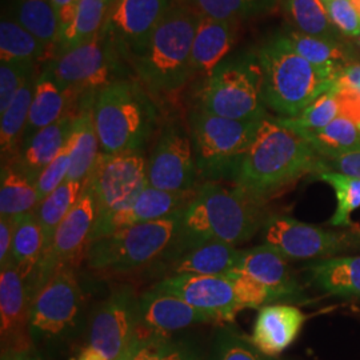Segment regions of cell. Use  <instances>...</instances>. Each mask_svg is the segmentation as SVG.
<instances>
[{
  "mask_svg": "<svg viewBox=\"0 0 360 360\" xmlns=\"http://www.w3.org/2000/svg\"><path fill=\"white\" fill-rule=\"evenodd\" d=\"M131 348V347H129ZM129 348L124 352V354H122L119 358L116 360H129V356H131V352H129Z\"/></svg>",
  "mask_w": 360,
  "mask_h": 360,
  "instance_id": "cell-53",
  "label": "cell"
},
{
  "mask_svg": "<svg viewBox=\"0 0 360 360\" xmlns=\"http://www.w3.org/2000/svg\"><path fill=\"white\" fill-rule=\"evenodd\" d=\"M199 178L191 135L179 123L168 124L147 162V184L168 193H190L198 188Z\"/></svg>",
  "mask_w": 360,
  "mask_h": 360,
  "instance_id": "cell-15",
  "label": "cell"
},
{
  "mask_svg": "<svg viewBox=\"0 0 360 360\" xmlns=\"http://www.w3.org/2000/svg\"><path fill=\"white\" fill-rule=\"evenodd\" d=\"M262 238L263 245L275 248L287 260H321L360 250L359 229L331 231L287 215H270L262 227Z\"/></svg>",
  "mask_w": 360,
  "mask_h": 360,
  "instance_id": "cell-10",
  "label": "cell"
},
{
  "mask_svg": "<svg viewBox=\"0 0 360 360\" xmlns=\"http://www.w3.org/2000/svg\"><path fill=\"white\" fill-rule=\"evenodd\" d=\"M114 44L108 32L102 28L84 43L55 55L49 65L60 86L83 101L115 82Z\"/></svg>",
  "mask_w": 360,
  "mask_h": 360,
  "instance_id": "cell-11",
  "label": "cell"
},
{
  "mask_svg": "<svg viewBox=\"0 0 360 360\" xmlns=\"http://www.w3.org/2000/svg\"><path fill=\"white\" fill-rule=\"evenodd\" d=\"M51 1L58 15V19L60 23V31H62L72 22L80 0H51Z\"/></svg>",
  "mask_w": 360,
  "mask_h": 360,
  "instance_id": "cell-50",
  "label": "cell"
},
{
  "mask_svg": "<svg viewBox=\"0 0 360 360\" xmlns=\"http://www.w3.org/2000/svg\"><path fill=\"white\" fill-rule=\"evenodd\" d=\"M92 114L101 151L108 155L142 153L156 117L153 103L129 80H115L99 91Z\"/></svg>",
  "mask_w": 360,
  "mask_h": 360,
  "instance_id": "cell-6",
  "label": "cell"
},
{
  "mask_svg": "<svg viewBox=\"0 0 360 360\" xmlns=\"http://www.w3.org/2000/svg\"><path fill=\"white\" fill-rule=\"evenodd\" d=\"M171 4L172 0H116L103 28L115 44L136 59Z\"/></svg>",
  "mask_w": 360,
  "mask_h": 360,
  "instance_id": "cell-17",
  "label": "cell"
},
{
  "mask_svg": "<svg viewBox=\"0 0 360 360\" xmlns=\"http://www.w3.org/2000/svg\"><path fill=\"white\" fill-rule=\"evenodd\" d=\"M183 210L167 218L131 226L87 245V267L103 275H122L174 257L179 240Z\"/></svg>",
  "mask_w": 360,
  "mask_h": 360,
  "instance_id": "cell-4",
  "label": "cell"
},
{
  "mask_svg": "<svg viewBox=\"0 0 360 360\" xmlns=\"http://www.w3.org/2000/svg\"><path fill=\"white\" fill-rule=\"evenodd\" d=\"M32 292L26 279L13 264L0 272V336L1 352L34 348L30 336Z\"/></svg>",
  "mask_w": 360,
  "mask_h": 360,
  "instance_id": "cell-18",
  "label": "cell"
},
{
  "mask_svg": "<svg viewBox=\"0 0 360 360\" xmlns=\"http://www.w3.org/2000/svg\"><path fill=\"white\" fill-rule=\"evenodd\" d=\"M1 360H43L34 348L23 349V351H6L1 352Z\"/></svg>",
  "mask_w": 360,
  "mask_h": 360,
  "instance_id": "cell-51",
  "label": "cell"
},
{
  "mask_svg": "<svg viewBox=\"0 0 360 360\" xmlns=\"http://www.w3.org/2000/svg\"><path fill=\"white\" fill-rule=\"evenodd\" d=\"M86 300L74 267L56 271L32 297L30 336L34 347L59 349L83 323Z\"/></svg>",
  "mask_w": 360,
  "mask_h": 360,
  "instance_id": "cell-9",
  "label": "cell"
},
{
  "mask_svg": "<svg viewBox=\"0 0 360 360\" xmlns=\"http://www.w3.org/2000/svg\"><path fill=\"white\" fill-rule=\"evenodd\" d=\"M139 331V296L132 287L122 285L92 312L89 347L107 360H116L132 346Z\"/></svg>",
  "mask_w": 360,
  "mask_h": 360,
  "instance_id": "cell-13",
  "label": "cell"
},
{
  "mask_svg": "<svg viewBox=\"0 0 360 360\" xmlns=\"http://www.w3.org/2000/svg\"><path fill=\"white\" fill-rule=\"evenodd\" d=\"M303 311L292 304H269L259 309L251 340L263 354L276 358L290 347L306 322Z\"/></svg>",
  "mask_w": 360,
  "mask_h": 360,
  "instance_id": "cell-23",
  "label": "cell"
},
{
  "mask_svg": "<svg viewBox=\"0 0 360 360\" xmlns=\"http://www.w3.org/2000/svg\"><path fill=\"white\" fill-rule=\"evenodd\" d=\"M49 47L20 26L11 15L0 22V62H38Z\"/></svg>",
  "mask_w": 360,
  "mask_h": 360,
  "instance_id": "cell-38",
  "label": "cell"
},
{
  "mask_svg": "<svg viewBox=\"0 0 360 360\" xmlns=\"http://www.w3.org/2000/svg\"><path fill=\"white\" fill-rule=\"evenodd\" d=\"M238 35V22L218 20L202 16L196 27L191 50V77H208L232 51Z\"/></svg>",
  "mask_w": 360,
  "mask_h": 360,
  "instance_id": "cell-24",
  "label": "cell"
},
{
  "mask_svg": "<svg viewBox=\"0 0 360 360\" xmlns=\"http://www.w3.org/2000/svg\"><path fill=\"white\" fill-rule=\"evenodd\" d=\"M195 191L190 193H168L147 186L129 206L98 219L91 232L89 243L131 226L167 218L179 212L190 203Z\"/></svg>",
  "mask_w": 360,
  "mask_h": 360,
  "instance_id": "cell-19",
  "label": "cell"
},
{
  "mask_svg": "<svg viewBox=\"0 0 360 360\" xmlns=\"http://www.w3.org/2000/svg\"><path fill=\"white\" fill-rule=\"evenodd\" d=\"M309 282L328 295L360 299V257H335L311 263Z\"/></svg>",
  "mask_w": 360,
  "mask_h": 360,
  "instance_id": "cell-27",
  "label": "cell"
},
{
  "mask_svg": "<svg viewBox=\"0 0 360 360\" xmlns=\"http://www.w3.org/2000/svg\"><path fill=\"white\" fill-rule=\"evenodd\" d=\"M200 15L172 0L146 50L135 59L138 75L151 92L179 90L191 77L193 38Z\"/></svg>",
  "mask_w": 360,
  "mask_h": 360,
  "instance_id": "cell-5",
  "label": "cell"
},
{
  "mask_svg": "<svg viewBox=\"0 0 360 360\" xmlns=\"http://www.w3.org/2000/svg\"><path fill=\"white\" fill-rule=\"evenodd\" d=\"M264 203L266 200L236 186L226 187L219 181L199 184L193 199L183 210L174 257L210 240L232 245L250 240L269 218Z\"/></svg>",
  "mask_w": 360,
  "mask_h": 360,
  "instance_id": "cell-1",
  "label": "cell"
},
{
  "mask_svg": "<svg viewBox=\"0 0 360 360\" xmlns=\"http://www.w3.org/2000/svg\"><path fill=\"white\" fill-rule=\"evenodd\" d=\"M316 178L333 187L336 210L330 224L335 227H351V215L360 208V179L335 171H323Z\"/></svg>",
  "mask_w": 360,
  "mask_h": 360,
  "instance_id": "cell-42",
  "label": "cell"
},
{
  "mask_svg": "<svg viewBox=\"0 0 360 360\" xmlns=\"http://www.w3.org/2000/svg\"><path fill=\"white\" fill-rule=\"evenodd\" d=\"M218 322L215 316L195 309L179 296L154 288L139 295V333L142 334L171 335L193 326Z\"/></svg>",
  "mask_w": 360,
  "mask_h": 360,
  "instance_id": "cell-20",
  "label": "cell"
},
{
  "mask_svg": "<svg viewBox=\"0 0 360 360\" xmlns=\"http://www.w3.org/2000/svg\"><path fill=\"white\" fill-rule=\"evenodd\" d=\"M323 159L306 139L284 127L276 117L260 122L255 139L245 151L233 186L262 200L307 174L322 172Z\"/></svg>",
  "mask_w": 360,
  "mask_h": 360,
  "instance_id": "cell-2",
  "label": "cell"
},
{
  "mask_svg": "<svg viewBox=\"0 0 360 360\" xmlns=\"http://www.w3.org/2000/svg\"><path fill=\"white\" fill-rule=\"evenodd\" d=\"M37 77H31L18 92L13 103L0 114V151L3 163L13 162L19 153L26 129Z\"/></svg>",
  "mask_w": 360,
  "mask_h": 360,
  "instance_id": "cell-31",
  "label": "cell"
},
{
  "mask_svg": "<svg viewBox=\"0 0 360 360\" xmlns=\"http://www.w3.org/2000/svg\"><path fill=\"white\" fill-rule=\"evenodd\" d=\"M328 16L340 35L358 38L360 35V16L351 0H322Z\"/></svg>",
  "mask_w": 360,
  "mask_h": 360,
  "instance_id": "cell-46",
  "label": "cell"
},
{
  "mask_svg": "<svg viewBox=\"0 0 360 360\" xmlns=\"http://www.w3.org/2000/svg\"><path fill=\"white\" fill-rule=\"evenodd\" d=\"M39 205L37 183L13 163H3L0 174V218L34 212Z\"/></svg>",
  "mask_w": 360,
  "mask_h": 360,
  "instance_id": "cell-29",
  "label": "cell"
},
{
  "mask_svg": "<svg viewBox=\"0 0 360 360\" xmlns=\"http://www.w3.org/2000/svg\"><path fill=\"white\" fill-rule=\"evenodd\" d=\"M79 360H107L104 356H102L98 351H95L94 348L87 347L84 348L79 356Z\"/></svg>",
  "mask_w": 360,
  "mask_h": 360,
  "instance_id": "cell-52",
  "label": "cell"
},
{
  "mask_svg": "<svg viewBox=\"0 0 360 360\" xmlns=\"http://www.w3.org/2000/svg\"><path fill=\"white\" fill-rule=\"evenodd\" d=\"M96 218L98 210L95 195L90 183L86 180L75 206L59 226L49 252L39 263L31 283L32 296L51 279L56 271L63 267H74L80 255L84 257Z\"/></svg>",
  "mask_w": 360,
  "mask_h": 360,
  "instance_id": "cell-14",
  "label": "cell"
},
{
  "mask_svg": "<svg viewBox=\"0 0 360 360\" xmlns=\"http://www.w3.org/2000/svg\"><path fill=\"white\" fill-rule=\"evenodd\" d=\"M299 135L306 139L323 159H333L360 151L359 126L347 116L336 117L327 127L319 131Z\"/></svg>",
  "mask_w": 360,
  "mask_h": 360,
  "instance_id": "cell-35",
  "label": "cell"
},
{
  "mask_svg": "<svg viewBox=\"0 0 360 360\" xmlns=\"http://www.w3.org/2000/svg\"><path fill=\"white\" fill-rule=\"evenodd\" d=\"M255 52L263 74L264 103L279 117H295L335 87L339 71L309 63L285 44L281 34Z\"/></svg>",
  "mask_w": 360,
  "mask_h": 360,
  "instance_id": "cell-3",
  "label": "cell"
},
{
  "mask_svg": "<svg viewBox=\"0 0 360 360\" xmlns=\"http://www.w3.org/2000/svg\"><path fill=\"white\" fill-rule=\"evenodd\" d=\"M236 270L269 288L275 302H296L302 296V288L290 270L287 259L270 245L243 250Z\"/></svg>",
  "mask_w": 360,
  "mask_h": 360,
  "instance_id": "cell-21",
  "label": "cell"
},
{
  "mask_svg": "<svg viewBox=\"0 0 360 360\" xmlns=\"http://www.w3.org/2000/svg\"><path fill=\"white\" fill-rule=\"evenodd\" d=\"M13 227L11 218H0V267H6L11 260L13 251Z\"/></svg>",
  "mask_w": 360,
  "mask_h": 360,
  "instance_id": "cell-48",
  "label": "cell"
},
{
  "mask_svg": "<svg viewBox=\"0 0 360 360\" xmlns=\"http://www.w3.org/2000/svg\"><path fill=\"white\" fill-rule=\"evenodd\" d=\"M95 195L98 219L129 206L147 184V162L142 153H101L87 178Z\"/></svg>",
  "mask_w": 360,
  "mask_h": 360,
  "instance_id": "cell-12",
  "label": "cell"
},
{
  "mask_svg": "<svg viewBox=\"0 0 360 360\" xmlns=\"http://www.w3.org/2000/svg\"><path fill=\"white\" fill-rule=\"evenodd\" d=\"M342 115V107L334 90H330L315 102L309 104L295 117H276L284 127L292 129L296 134L314 132L327 127L336 117Z\"/></svg>",
  "mask_w": 360,
  "mask_h": 360,
  "instance_id": "cell-41",
  "label": "cell"
},
{
  "mask_svg": "<svg viewBox=\"0 0 360 360\" xmlns=\"http://www.w3.org/2000/svg\"><path fill=\"white\" fill-rule=\"evenodd\" d=\"M284 10L296 31L315 38L340 41L322 0H284Z\"/></svg>",
  "mask_w": 360,
  "mask_h": 360,
  "instance_id": "cell-40",
  "label": "cell"
},
{
  "mask_svg": "<svg viewBox=\"0 0 360 360\" xmlns=\"http://www.w3.org/2000/svg\"><path fill=\"white\" fill-rule=\"evenodd\" d=\"M351 3H352L354 8L356 10V13H359L360 16V0H351Z\"/></svg>",
  "mask_w": 360,
  "mask_h": 360,
  "instance_id": "cell-54",
  "label": "cell"
},
{
  "mask_svg": "<svg viewBox=\"0 0 360 360\" xmlns=\"http://www.w3.org/2000/svg\"><path fill=\"white\" fill-rule=\"evenodd\" d=\"M13 221V251L8 264L20 271L31 288L34 275L43 257V233L35 211L18 217Z\"/></svg>",
  "mask_w": 360,
  "mask_h": 360,
  "instance_id": "cell-30",
  "label": "cell"
},
{
  "mask_svg": "<svg viewBox=\"0 0 360 360\" xmlns=\"http://www.w3.org/2000/svg\"><path fill=\"white\" fill-rule=\"evenodd\" d=\"M281 37L290 49L312 65L340 71L343 67L352 63L349 51L340 41L309 37L296 30L283 31Z\"/></svg>",
  "mask_w": 360,
  "mask_h": 360,
  "instance_id": "cell-36",
  "label": "cell"
},
{
  "mask_svg": "<svg viewBox=\"0 0 360 360\" xmlns=\"http://www.w3.org/2000/svg\"><path fill=\"white\" fill-rule=\"evenodd\" d=\"M262 120H233L199 108L190 115V135L199 176L233 181Z\"/></svg>",
  "mask_w": 360,
  "mask_h": 360,
  "instance_id": "cell-8",
  "label": "cell"
},
{
  "mask_svg": "<svg viewBox=\"0 0 360 360\" xmlns=\"http://www.w3.org/2000/svg\"><path fill=\"white\" fill-rule=\"evenodd\" d=\"M198 108L233 120L269 117L263 99V74L257 52L229 56L205 77Z\"/></svg>",
  "mask_w": 360,
  "mask_h": 360,
  "instance_id": "cell-7",
  "label": "cell"
},
{
  "mask_svg": "<svg viewBox=\"0 0 360 360\" xmlns=\"http://www.w3.org/2000/svg\"><path fill=\"white\" fill-rule=\"evenodd\" d=\"M242 254L243 250L236 248V245L210 240L171 257L168 272L171 275L193 274L219 276L236 270L240 263Z\"/></svg>",
  "mask_w": 360,
  "mask_h": 360,
  "instance_id": "cell-26",
  "label": "cell"
},
{
  "mask_svg": "<svg viewBox=\"0 0 360 360\" xmlns=\"http://www.w3.org/2000/svg\"><path fill=\"white\" fill-rule=\"evenodd\" d=\"M335 87L360 92V63H349L343 67L336 77Z\"/></svg>",
  "mask_w": 360,
  "mask_h": 360,
  "instance_id": "cell-49",
  "label": "cell"
},
{
  "mask_svg": "<svg viewBox=\"0 0 360 360\" xmlns=\"http://www.w3.org/2000/svg\"><path fill=\"white\" fill-rule=\"evenodd\" d=\"M95 96L96 95L83 99L82 110L75 119L72 131L74 146L71 153V166L67 176V180L71 181L84 183L90 176L91 171L102 153L92 114Z\"/></svg>",
  "mask_w": 360,
  "mask_h": 360,
  "instance_id": "cell-28",
  "label": "cell"
},
{
  "mask_svg": "<svg viewBox=\"0 0 360 360\" xmlns=\"http://www.w3.org/2000/svg\"><path fill=\"white\" fill-rule=\"evenodd\" d=\"M77 115L65 116L34 134L27 142L22 143L19 153L8 163H13L37 183L40 172L51 163L70 139Z\"/></svg>",
  "mask_w": 360,
  "mask_h": 360,
  "instance_id": "cell-25",
  "label": "cell"
},
{
  "mask_svg": "<svg viewBox=\"0 0 360 360\" xmlns=\"http://www.w3.org/2000/svg\"><path fill=\"white\" fill-rule=\"evenodd\" d=\"M10 15L43 44L56 50L60 23L51 0H13Z\"/></svg>",
  "mask_w": 360,
  "mask_h": 360,
  "instance_id": "cell-34",
  "label": "cell"
},
{
  "mask_svg": "<svg viewBox=\"0 0 360 360\" xmlns=\"http://www.w3.org/2000/svg\"><path fill=\"white\" fill-rule=\"evenodd\" d=\"M116 0H80L72 22L60 31L56 55L71 50L102 31Z\"/></svg>",
  "mask_w": 360,
  "mask_h": 360,
  "instance_id": "cell-33",
  "label": "cell"
},
{
  "mask_svg": "<svg viewBox=\"0 0 360 360\" xmlns=\"http://www.w3.org/2000/svg\"><path fill=\"white\" fill-rule=\"evenodd\" d=\"M191 7L202 16L238 22L266 15L276 8L279 0H174Z\"/></svg>",
  "mask_w": 360,
  "mask_h": 360,
  "instance_id": "cell-39",
  "label": "cell"
},
{
  "mask_svg": "<svg viewBox=\"0 0 360 360\" xmlns=\"http://www.w3.org/2000/svg\"><path fill=\"white\" fill-rule=\"evenodd\" d=\"M129 352V360H205L193 342L171 335L139 333Z\"/></svg>",
  "mask_w": 360,
  "mask_h": 360,
  "instance_id": "cell-37",
  "label": "cell"
},
{
  "mask_svg": "<svg viewBox=\"0 0 360 360\" xmlns=\"http://www.w3.org/2000/svg\"><path fill=\"white\" fill-rule=\"evenodd\" d=\"M323 171H335L360 179V151L336 156L333 159H323Z\"/></svg>",
  "mask_w": 360,
  "mask_h": 360,
  "instance_id": "cell-47",
  "label": "cell"
},
{
  "mask_svg": "<svg viewBox=\"0 0 360 360\" xmlns=\"http://www.w3.org/2000/svg\"><path fill=\"white\" fill-rule=\"evenodd\" d=\"M80 104L82 101L65 90L56 80L51 65H46L35 80L34 96L22 143L27 142L34 134L56 123L62 117L77 115L80 111Z\"/></svg>",
  "mask_w": 360,
  "mask_h": 360,
  "instance_id": "cell-22",
  "label": "cell"
},
{
  "mask_svg": "<svg viewBox=\"0 0 360 360\" xmlns=\"http://www.w3.org/2000/svg\"><path fill=\"white\" fill-rule=\"evenodd\" d=\"M35 62H0V114L13 103L27 80L34 77Z\"/></svg>",
  "mask_w": 360,
  "mask_h": 360,
  "instance_id": "cell-44",
  "label": "cell"
},
{
  "mask_svg": "<svg viewBox=\"0 0 360 360\" xmlns=\"http://www.w3.org/2000/svg\"><path fill=\"white\" fill-rule=\"evenodd\" d=\"M153 288L179 296L195 309L211 314L219 322H231L239 311L245 309L226 275H168Z\"/></svg>",
  "mask_w": 360,
  "mask_h": 360,
  "instance_id": "cell-16",
  "label": "cell"
},
{
  "mask_svg": "<svg viewBox=\"0 0 360 360\" xmlns=\"http://www.w3.org/2000/svg\"><path fill=\"white\" fill-rule=\"evenodd\" d=\"M74 139L72 134L67 141L62 151L55 156L49 166L40 172L37 179V191H38L39 203L53 193L59 186H62L67 180L68 171L71 166V153H72Z\"/></svg>",
  "mask_w": 360,
  "mask_h": 360,
  "instance_id": "cell-45",
  "label": "cell"
},
{
  "mask_svg": "<svg viewBox=\"0 0 360 360\" xmlns=\"http://www.w3.org/2000/svg\"><path fill=\"white\" fill-rule=\"evenodd\" d=\"M208 360H278L257 349L252 340L231 326L220 327Z\"/></svg>",
  "mask_w": 360,
  "mask_h": 360,
  "instance_id": "cell-43",
  "label": "cell"
},
{
  "mask_svg": "<svg viewBox=\"0 0 360 360\" xmlns=\"http://www.w3.org/2000/svg\"><path fill=\"white\" fill-rule=\"evenodd\" d=\"M359 230H360V229H359Z\"/></svg>",
  "mask_w": 360,
  "mask_h": 360,
  "instance_id": "cell-56",
  "label": "cell"
},
{
  "mask_svg": "<svg viewBox=\"0 0 360 360\" xmlns=\"http://www.w3.org/2000/svg\"><path fill=\"white\" fill-rule=\"evenodd\" d=\"M356 44H358V47L360 49V35L356 38Z\"/></svg>",
  "mask_w": 360,
  "mask_h": 360,
  "instance_id": "cell-55",
  "label": "cell"
},
{
  "mask_svg": "<svg viewBox=\"0 0 360 360\" xmlns=\"http://www.w3.org/2000/svg\"><path fill=\"white\" fill-rule=\"evenodd\" d=\"M83 187L84 183L65 180L62 186L44 198L35 208V215L43 233V257L49 252L59 226L72 207L75 206Z\"/></svg>",
  "mask_w": 360,
  "mask_h": 360,
  "instance_id": "cell-32",
  "label": "cell"
}]
</instances>
